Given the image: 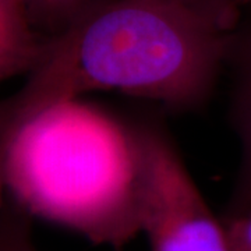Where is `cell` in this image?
I'll list each match as a JSON object with an SVG mask.
<instances>
[{
  "label": "cell",
  "instance_id": "obj_7",
  "mask_svg": "<svg viewBox=\"0 0 251 251\" xmlns=\"http://www.w3.org/2000/svg\"><path fill=\"white\" fill-rule=\"evenodd\" d=\"M0 251H38L32 242L29 215L16 204L0 205Z\"/></svg>",
  "mask_w": 251,
  "mask_h": 251
},
{
  "label": "cell",
  "instance_id": "obj_9",
  "mask_svg": "<svg viewBox=\"0 0 251 251\" xmlns=\"http://www.w3.org/2000/svg\"><path fill=\"white\" fill-rule=\"evenodd\" d=\"M233 3L242 10L243 7H246V6H251V0H233Z\"/></svg>",
  "mask_w": 251,
  "mask_h": 251
},
{
  "label": "cell",
  "instance_id": "obj_6",
  "mask_svg": "<svg viewBox=\"0 0 251 251\" xmlns=\"http://www.w3.org/2000/svg\"><path fill=\"white\" fill-rule=\"evenodd\" d=\"M29 23L35 32L44 39L59 35L92 0H21Z\"/></svg>",
  "mask_w": 251,
  "mask_h": 251
},
{
  "label": "cell",
  "instance_id": "obj_5",
  "mask_svg": "<svg viewBox=\"0 0 251 251\" xmlns=\"http://www.w3.org/2000/svg\"><path fill=\"white\" fill-rule=\"evenodd\" d=\"M44 42L31 25L21 0H0V82L28 74Z\"/></svg>",
  "mask_w": 251,
  "mask_h": 251
},
{
  "label": "cell",
  "instance_id": "obj_3",
  "mask_svg": "<svg viewBox=\"0 0 251 251\" xmlns=\"http://www.w3.org/2000/svg\"><path fill=\"white\" fill-rule=\"evenodd\" d=\"M140 156V226L151 251H233L168 133L155 122H130Z\"/></svg>",
  "mask_w": 251,
  "mask_h": 251
},
{
  "label": "cell",
  "instance_id": "obj_8",
  "mask_svg": "<svg viewBox=\"0 0 251 251\" xmlns=\"http://www.w3.org/2000/svg\"><path fill=\"white\" fill-rule=\"evenodd\" d=\"M225 227L233 251H251V211L224 218Z\"/></svg>",
  "mask_w": 251,
  "mask_h": 251
},
{
  "label": "cell",
  "instance_id": "obj_1",
  "mask_svg": "<svg viewBox=\"0 0 251 251\" xmlns=\"http://www.w3.org/2000/svg\"><path fill=\"white\" fill-rule=\"evenodd\" d=\"M240 18L233 0H92L45 39L25 84L0 100V163L24 126L90 91H122L180 112L204 106Z\"/></svg>",
  "mask_w": 251,
  "mask_h": 251
},
{
  "label": "cell",
  "instance_id": "obj_2",
  "mask_svg": "<svg viewBox=\"0 0 251 251\" xmlns=\"http://www.w3.org/2000/svg\"><path fill=\"white\" fill-rule=\"evenodd\" d=\"M7 191L28 215L120 249L140 226V156L130 122L72 99L25 125L0 163Z\"/></svg>",
  "mask_w": 251,
  "mask_h": 251
},
{
  "label": "cell",
  "instance_id": "obj_4",
  "mask_svg": "<svg viewBox=\"0 0 251 251\" xmlns=\"http://www.w3.org/2000/svg\"><path fill=\"white\" fill-rule=\"evenodd\" d=\"M224 73L230 81L229 117L242 147L240 168L224 218L251 211V16L233 29L225 56Z\"/></svg>",
  "mask_w": 251,
  "mask_h": 251
}]
</instances>
